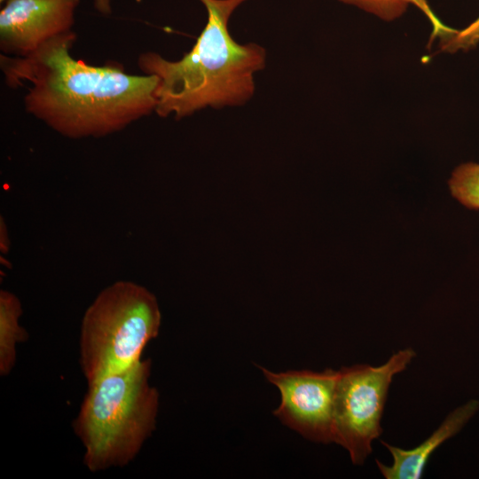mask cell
I'll use <instances>...</instances> for the list:
<instances>
[{"mask_svg":"<svg viewBox=\"0 0 479 479\" xmlns=\"http://www.w3.org/2000/svg\"><path fill=\"white\" fill-rule=\"evenodd\" d=\"M93 5L95 10L103 15L112 12V0H93Z\"/></svg>","mask_w":479,"mask_h":479,"instance_id":"obj_14","label":"cell"},{"mask_svg":"<svg viewBox=\"0 0 479 479\" xmlns=\"http://www.w3.org/2000/svg\"><path fill=\"white\" fill-rule=\"evenodd\" d=\"M150 373L151 360L141 359L127 370L87 383L72 426L90 472L126 466L153 432L160 397L150 385Z\"/></svg>","mask_w":479,"mask_h":479,"instance_id":"obj_3","label":"cell"},{"mask_svg":"<svg viewBox=\"0 0 479 479\" xmlns=\"http://www.w3.org/2000/svg\"><path fill=\"white\" fill-rule=\"evenodd\" d=\"M415 355L406 348L379 366L355 365L338 370L333 442L348 451L353 464L362 465L371 454L372 442L382 433L381 420L392 380Z\"/></svg>","mask_w":479,"mask_h":479,"instance_id":"obj_5","label":"cell"},{"mask_svg":"<svg viewBox=\"0 0 479 479\" xmlns=\"http://www.w3.org/2000/svg\"><path fill=\"white\" fill-rule=\"evenodd\" d=\"M266 380L280 393L273 412L280 421L305 438L330 443L334 440V403L338 370L322 372L290 370L274 373L261 368Z\"/></svg>","mask_w":479,"mask_h":479,"instance_id":"obj_6","label":"cell"},{"mask_svg":"<svg viewBox=\"0 0 479 479\" xmlns=\"http://www.w3.org/2000/svg\"><path fill=\"white\" fill-rule=\"evenodd\" d=\"M442 50L448 52L467 51L479 44V16L460 30L444 29L440 32Z\"/></svg>","mask_w":479,"mask_h":479,"instance_id":"obj_12","label":"cell"},{"mask_svg":"<svg viewBox=\"0 0 479 479\" xmlns=\"http://www.w3.org/2000/svg\"><path fill=\"white\" fill-rule=\"evenodd\" d=\"M161 314L155 295L126 280L104 288L88 307L80 332V365L87 383L141 360L157 337Z\"/></svg>","mask_w":479,"mask_h":479,"instance_id":"obj_4","label":"cell"},{"mask_svg":"<svg viewBox=\"0 0 479 479\" xmlns=\"http://www.w3.org/2000/svg\"><path fill=\"white\" fill-rule=\"evenodd\" d=\"M80 0H7L0 12V49L27 56L72 30Z\"/></svg>","mask_w":479,"mask_h":479,"instance_id":"obj_7","label":"cell"},{"mask_svg":"<svg viewBox=\"0 0 479 479\" xmlns=\"http://www.w3.org/2000/svg\"><path fill=\"white\" fill-rule=\"evenodd\" d=\"M448 185L459 202L469 209L479 210V163L466 162L457 167Z\"/></svg>","mask_w":479,"mask_h":479,"instance_id":"obj_10","label":"cell"},{"mask_svg":"<svg viewBox=\"0 0 479 479\" xmlns=\"http://www.w3.org/2000/svg\"><path fill=\"white\" fill-rule=\"evenodd\" d=\"M343 4L354 5L366 12L372 13L386 21L394 20L401 17L410 4H414L425 11L429 17H433L428 12L423 0H338Z\"/></svg>","mask_w":479,"mask_h":479,"instance_id":"obj_11","label":"cell"},{"mask_svg":"<svg viewBox=\"0 0 479 479\" xmlns=\"http://www.w3.org/2000/svg\"><path fill=\"white\" fill-rule=\"evenodd\" d=\"M479 410V401L471 399L451 412L441 425L420 444L404 450L385 442L381 444L389 451L393 462L388 466L376 459L381 475L386 479H419L436 448L455 436Z\"/></svg>","mask_w":479,"mask_h":479,"instance_id":"obj_8","label":"cell"},{"mask_svg":"<svg viewBox=\"0 0 479 479\" xmlns=\"http://www.w3.org/2000/svg\"><path fill=\"white\" fill-rule=\"evenodd\" d=\"M22 307L19 298L7 290L0 291V375L7 376L16 363V348L28 334L20 324Z\"/></svg>","mask_w":479,"mask_h":479,"instance_id":"obj_9","label":"cell"},{"mask_svg":"<svg viewBox=\"0 0 479 479\" xmlns=\"http://www.w3.org/2000/svg\"><path fill=\"white\" fill-rule=\"evenodd\" d=\"M71 30L24 57L0 55L5 83L26 87L27 113L74 139L118 132L154 112V75H130L118 63L92 66L73 58Z\"/></svg>","mask_w":479,"mask_h":479,"instance_id":"obj_1","label":"cell"},{"mask_svg":"<svg viewBox=\"0 0 479 479\" xmlns=\"http://www.w3.org/2000/svg\"><path fill=\"white\" fill-rule=\"evenodd\" d=\"M4 1H7V0H0L1 3L4 2Z\"/></svg>","mask_w":479,"mask_h":479,"instance_id":"obj_15","label":"cell"},{"mask_svg":"<svg viewBox=\"0 0 479 479\" xmlns=\"http://www.w3.org/2000/svg\"><path fill=\"white\" fill-rule=\"evenodd\" d=\"M9 246H10V240H9L6 226H5V224H4V220H3V218H1V224H0V249H1V253L2 254L4 253V255H6L8 250H9Z\"/></svg>","mask_w":479,"mask_h":479,"instance_id":"obj_13","label":"cell"},{"mask_svg":"<svg viewBox=\"0 0 479 479\" xmlns=\"http://www.w3.org/2000/svg\"><path fill=\"white\" fill-rule=\"evenodd\" d=\"M208 20L192 50L178 60L145 51L137 58L144 75L158 79L154 112L179 120L207 106H240L255 93L254 75L265 67L266 51L240 44L228 30L235 10L247 0H200Z\"/></svg>","mask_w":479,"mask_h":479,"instance_id":"obj_2","label":"cell"}]
</instances>
